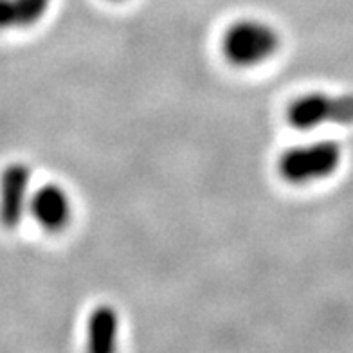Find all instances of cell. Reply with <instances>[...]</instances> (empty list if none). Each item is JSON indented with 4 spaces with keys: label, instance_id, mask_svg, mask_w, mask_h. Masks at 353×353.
Segmentation results:
<instances>
[{
    "label": "cell",
    "instance_id": "cell-3",
    "mask_svg": "<svg viewBox=\"0 0 353 353\" xmlns=\"http://www.w3.org/2000/svg\"><path fill=\"white\" fill-rule=\"evenodd\" d=\"M288 123L299 130H314L321 125H353V94L328 96L307 94L288 107Z\"/></svg>",
    "mask_w": 353,
    "mask_h": 353
},
{
    "label": "cell",
    "instance_id": "cell-7",
    "mask_svg": "<svg viewBox=\"0 0 353 353\" xmlns=\"http://www.w3.org/2000/svg\"><path fill=\"white\" fill-rule=\"evenodd\" d=\"M51 0H0V31L31 28L43 19Z\"/></svg>",
    "mask_w": 353,
    "mask_h": 353
},
{
    "label": "cell",
    "instance_id": "cell-6",
    "mask_svg": "<svg viewBox=\"0 0 353 353\" xmlns=\"http://www.w3.org/2000/svg\"><path fill=\"white\" fill-rule=\"evenodd\" d=\"M119 337V316L108 305L94 308L87 323V346L94 353H110Z\"/></svg>",
    "mask_w": 353,
    "mask_h": 353
},
{
    "label": "cell",
    "instance_id": "cell-5",
    "mask_svg": "<svg viewBox=\"0 0 353 353\" xmlns=\"http://www.w3.org/2000/svg\"><path fill=\"white\" fill-rule=\"evenodd\" d=\"M29 211L40 228L49 232H58L69 225L72 205L65 190L56 184H47L34 191L29 202Z\"/></svg>",
    "mask_w": 353,
    "mask_h": 353
},
{
    "label": "cell",
    "instance_id": "cell-1",
    "mask_svg": "<svg viewBox=\"0 0 353 353\" xmlns=\"http://www.w3.org/2000/svg\"><path fill=\"white\" fill-rule=\"evenodd\" d=\"M279 34L261 20H238L225 31L222 52L236 67H254L278 52Z\"/></svg>",
    "mask_w": 353,
    "mask_h": 353
},
{
    "label": "cell",
    "instance_id": "cell-2",
    "mask_svg": "<svg viewBox=\"0 0 353 353\" xmlns=\"http://www.w3.org/2000/svg\"><path fill=\"white\" fill-rule=\"evenodd\" d=\"M343 150L334 141H317L287 150L279 157V175L290 184H310L339 168Z\"/></svg>",
    "mask_w": 353,
    "mask_h": 353
},
{
    "label": "cell",
    "instance_id": "cell-4",
    "mask_svg": "<svg viewBox=\"0 0 353 353\" xmlns=\"http://www.w3.org/2000/svg\"><path fill=\"white\" fill-rule=\"evenodd\" d=\"M31 170L28 164L13 163L0 175V223L17 229L29 208Z\"/></svg>",
    "mask_w": 353,
    "mask_h": 353
}]
</instances>
